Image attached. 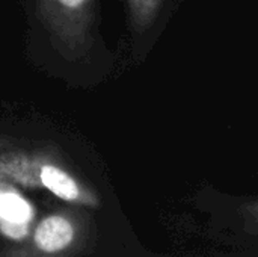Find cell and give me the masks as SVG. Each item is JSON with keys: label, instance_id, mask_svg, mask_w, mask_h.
Here are the masks:
<instances>
[{"label": "cell", "instance_id": "277c9868", "mask_svg": "<svg viewBox=\"0 0 258 257\" xmlns=\"http://www.w3.org/2000/svg\"><path fill=\"white\" fill-rule=\"evenodd\" d=\"M163 0H128L133 23L139 29L148 27L159 14Z\"/></svg>", "mask_w": 258, "mask_h": 257}, {"label": "cell", "instance_id": "5b68a950", "mask_svg": "<svg viewBox=\"0 0 258 257\" xmlns=\"http://www.w3.org/2000/svg\"><path fill=\"white\" fill-rule=\"evenodd\" d=\"M0 195H2V189H0Z\"/></svg>", "mask_w": 258, "mask_h": 257}, {"label": "cell", "instance_id": "7a4b0ae2", "mask_svg": "<svg viewBox=\"0 0 258 257\" xmlns=\"http://www.w3.org/2000/svg\"><path fill=\"white\" fill-rule=\"evenodd\" d=\"M74 226L60 215L42 220L33 235V242L42 253H57L67 248L74 239Z\"/></svg>", "mask_w": 258, "mask_h": 257}, {"label": "cell", "instance_id": "6da1fadb", "mask_svg": "<svg viewBox=\"0 0 258 257\" xmlns=\"http://www.w3.org/2000/svg\"><path fill=\"white\" fill-rule=\"evenodd\" d=\"M94 0H39L41 14L50 29L70 47L79 48L86 39Z\"/></svg>", "mask_w": 258, "mask_h": 257}, {"label": "cell", "instance_id": "3957f363", "mask_svg": "<svg viewBox=\"0 0 258 257\" xmlns=\"http://www.w3.org/2000/svg\"><path fill=\"white\" fill-rule=\"evenodd\" d=\"M32 218L30 204L17 192L2 191L0 195V223L27 224Z\"/></svg>", "mask_w": 258, "mask_h": 257}]
</instances>
